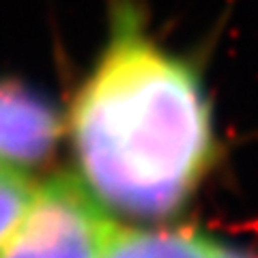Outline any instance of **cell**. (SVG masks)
<instances>
[{
    "label": "cell",
    "mask_w": 258,
    "mask_h": 258,
    "mask_svg": "<svg viewBox=\"0 0 258 258\" xmlns=\"http://www.w3.org/2000/svg\"><path fill=\"white\" fill-rule=\"evenodd\" d=\"M108 18V41L71 108L82 181L129 217H170L213 159L207 97L191 64L149 32L138 0H110Z\"/></svg>",
    "instance_id": "obj_1"
},
{
    "label": "cell",
    "mask_w": 258,
    "mask_h": 258,
    "mask_svg": "<svg viewBox=\"0 0 258 258\" xmlns=\"http://www.w3.org/2000/svg\"><path fill=\"white\" fill-rule=\"evenodd\" d=\"M114 228L80 176L56 174L35 187L0 258H101Z\"/></svg>",
    "instance_id": "obj_2"
},
{
    "label": "cell",
    "mask_w": 258,
    "mask_h": 258,
    "mask_svg": "<svg viewBox=\"0 0 258 258\" xmlns=\"http://www.w3.org/2000/svg\"><path fill=\"white\" fill-rule=\"evenodd\" d=\"M60 118L43 97L20 84L0 82V164L37 166L60 138Z\"/></svg>",
    "instance_id": "obj_3"
},
{
    "label": "cell",
    "mask_w": 258,
    "mask_h": 258,
    "mask_svg": "<svg viewBox=\"0 0 258 258\" xmlns=\"http://www.w3.org/2000/svg\"><path fill=\"white\" fill-rule=\"evenodd\" d=\"M101 258H215V243L187 230L116 226Z\"/></svg>",
    "instance_id": "obj_4"
},
{
    "label": "cell",
    "mask_w": 258,
    "mask_h": 258,
    "mask_svg": "<svg viewBox=\"0 0 258 258\" xmlns=\"http://www.w3.org/2000/svg\"><path fill=\"white\" fill-rule=\"evenodd\" d=\"M35 187L20 172L0 176V243L18 224Z\"/></svg>",
    "instance_id": "obj_5"
},
{
    "label": "cell",
    "mask_w": 258,
    "mask_h": 258,
    "mask_svg": "<svg viewBox=\"0 0 258 258\" xmlns=\"http://www.w3.org/2000/svg\"><path fill=\"white\" fill-rule=\"evenodd\" d=\"M215 258H256V256L243 252V249H235V247L215 243Z\"/></svg>",
    "instance_id": "obj_6"
},
{
    "label": "cell",
    "mask_w": 258,
    "mask_h": 258,
    "mask_svg": "<svg viewBox=\"0 0 258 258\" xmlns=\"http://www.w3.org/2000/svg\"><path fill=\"white\" fill-rule=\"evenodd\" d=\"M15 172H18V170H13V168L0 164V176H9V174H15Z\"/></svg>",
    "instance_id": "obj_7"
}]
</instances>
